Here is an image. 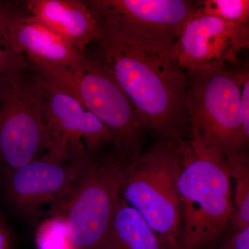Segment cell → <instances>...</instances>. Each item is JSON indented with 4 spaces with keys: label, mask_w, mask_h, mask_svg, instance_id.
<instances>
[{
    "label": "cell",
    "mask_w": 249,
    "mask_h": 249,
    "mask_svg": "<svg viewBox=\"0 0 249 249\" xmlns=\"http://www.w3.org/2000/svg\"><path fill=\"white\" fill-rule=\"evenodd\" d=\"M63 249H74V247H73V246H72L71 245V244L69 243L68 245H67L66 246V247H65V248H64Z\"/></svg>",
    "instance_id": "21"
},
{
    "label": "cell",
    "mask_w": 249,
    "mask_h": 249,
    "mask_svg": "<svg viewBox=\"0 0 249 249\" xmlns=\"http://www.w3.org/2000/svg\"><path fill=\"white\" fill-rule=\"evenodd\" d=\"M177 188L183 217L180 248L198 249L222 233L233 213L231 177L226 155L219 149L178 145Z\"/></svg>",
    "instance_id": "2"
},
{
    "label": "cell",
    "mask_w": 249,
    "mask_h": 249,
    "mask_svg": "<svg viewBox=\"0 0 249 249\" xmlns=\"http://www.w3.org/2000/svg\"><path fill=\"white\" fill-rule=\"evenodd\" d=\"M36 70L45 93L46 154L65 161H80L113 145L110 132L96 116L56 82Z\"/></svg>",
    "instance_id": "8"
},
{
    "label": "cell",
    "mask_w": 249,
    "mask_h": 249,
    "mask_svg": "<svg viewBox=\"0 0 249 249\" xmlns=\"http://www.w3.org/2000/svg\"><path fill=\"white\" fill-rule=\"evenodd\" d=\"M249 47V25L227 22L197 9L185 24L173 53L185 71H200L237 65L238 55Z\"/></svg>",
    "instance_id": "9"
},
{
    "label": "cell",
    "mask_w": 249,
    "mask_h": 249,
    "mask_svg": "<svg viewBox=\"0 0 249 249\" xmlns=\"http://www.w3.org/2000/svg\"><path fill=\"white\" fill-rule=\"evenodd\" d=\"M189 85L186 106L192 142L219 149L225 155L247 150L236 68L229 65L186 71Z\"/></svg>",
    "instance_id": "6"
},
{
    "label": "cell",
    "mask_w": 249,
    "mask_h": 249,
    "mask_svg": "<svg viewBox=\"0 0 249 249\" xmlns=\"http://www.w3.org/2000/svg\"><path fill=\"white\" fill-rule=\"evenodd\" d=\"M66 89L110 132L111 151L124 158L142 153L145 129L133 105L111 73L93 57L76 67H35Z\"/></svg>",
    "instance_id": "5"
},
{
    "label": "cell",
    "mask_w": 249,
    "mask_h": 249,
    "mask_svg": "<svg viewBox=\"0 0 249 249\" xmlns=\"http://www.w3.org/2000/svg\"><path fill=\"white\" fill-rule=\"evenodd\" d=\"M96 18L98 36L93 58L125 93L145 132L156 142L174 146L191 140L186 106L189 80L174 55L175 42L139 35Z\"/></svg>",
    "instance_id": "1"
},
{
    "label": "cell",
    "mask_w": 249,
    "mask_h": 249,
    "mask_svg": "<svg viewBox=\"0 0 249 249\" xmlns=\"http://www.w3.org/2000/svg\"><path fill=\"white\" fill-rule=\"evenodd\" d=\"M117 156H91L85 160L68 191L52 209L63 218L75 249H96L106 240L121 196Z\"/></svg>",
    "instance_id": "4"
},
{
    "label": "cell",
    "mask_w": 249,
    "mask_h": 249,
    "mask_svg": "<svg viewBox=\"0 0 249 249\" xmlns=\"http://www.w3.org/2000/svg\"><path fill=\"white\" fill-rule=\"evenodd\" d=\"M27 62V59L13 50L6 25L0 18V83L9 73Z\"/></svg>",
    "instance_id": "18"
},
{
    "label": "cell",
    "mask_w": 249,
    "mask_h": 249,
    "mask_svg": "<svg viewBox=\"0 0 249 249\" xmlns=\"http://www.w3.org/2000/svg\"><path fill=\"white\" fill-rule=\"evenodd\" d=\"M196 6L204 14L225 22L249 24V0H206L197 1Z\"/></svg>",
    "instance_id": "16"
},
{
    "label": "cell",
    "mask_w": 249,
    "mask_h": 249,
    "mask_svg": "<svg viewBox=\"0 0 249 249\" xmlns=\"http://www.w3.org/2000/svg\"><path fill=\"white\" fill-rule=\"evenodd\" d=\"M9 242L4 232L0 229V249H8Z\"/></svg>",
    "instance_id": "20"
},
{
    "label": "cell",
    "mask_w": 249,
    "mask_h": 249,
    "mask_svg": "<svg viewBox=\"0 0 249 249\" xmlns=\"http://www.w3.org/2000/svg\"><path fill=\"white\" fill-rule=\"evenodd\" d=\"M95 16L156 40L176 42L196 10L187 0L86 1Z\"/></svg>",
    "instance_id": "10"
},
{
    "label": "cell",
    "mask_w": 249,
    "mask_h": 249,
    "mask_svg": "<svg viewBox=\"0 0 249 249\" xmlns=\"http://www.w3.org/2000/svg\"><path fill=\"white\" fill-rule=\"evenodd\" d=\"M45 93L27 62L0 83V163L9 173L47 152Z\"/></svg>",
    "instance_id": "7"
},
{
    "label": "cell",
    "mask_w": 249,
    "mask_h": 249,
    "mask_svg": "<svg viewBox=\"0 0 249 249\" xmlns=\"http://www.w3.org/2000/svg\"><path fill=\"white\" fill-rule=\"evenodd\" d=\"M25 10L80 52L98 36L97 19L86 1L27 0Z\"/></svg>",
    "instance_id": "13"
},
{
    "label": "cell",
    "mask_w": 249,
    "mask_h": 249,
    "mask_svg": "<svg viewBox=\"0 0 249 249\" xmlns=\"http://www.w3.org/2000/svg\"><path fill=\"white\" fill-rule=\"evenodd\" d=\"M220 249H249V227L244 230L235 231Z\"/></svg>",
    "instance_id": "19"
},
{
    "label": "cell",
    "mask_w": 249,
    "mask_h": 249,
    "mask_svg": "<svg viewBox=\"0 0 249 249\" xmlns=\"http://www.w3.org/2000/svg\"><path fill=\"white\" fill-rule=\"evenodd\" d=\"M118 157L121 198L141 214L165 248H178V145L156 142L149 151L137 158Z\"/></svg>",
    "instance_id": "3"
},
{
    "label": "cell",
    "mask_w": 249,
    "mask_h": 249,
    "mask_svg": "<svg viewBox=\"0 0 249 249\" xmlns=\"http://www.w3.org/2000/svg\"><path fill=\"white\" fill-rule=\"evenodd\" d=\"M103 245L109 249H165L146 221L121 198Z\"/></svg>",
    "instance_id": "14"
},
{
    "label": "cell",
    "mask_w": 249,
    "mask_h": 249,
    "mask_svg": "<svg viewBox=\"0 0 249 249\" xmlns=\"http://www.w3.org/2000/svg\"><path fill=\"white\" fill-rule=\"evenodd\" d=\"M229 175L235 181L231 219L235 231L249 227V160L247 150L226 155Z\"/></svg>",
    "instance_id": "15"
},
{
    "label": "cell",
    "mask_w": 249,
    "mask_h": 249,
    "mask_svg": "<svg viewBox=\"0 0 249 249\" xmlns=\"http://www.w3.org/2000/svg\"><path fill=\"white\" fill-rule=\"evenodd\" d=\"M86 160L65 161L45 154L9 173L10 198L26 214L35 213L47 204L53 209L66 194Z\"/></svg>",
    "instance_id": "12"
},
{
    "label": "cell",
    "mask_w": 249,
    "mask_h": 249,
    "mask_svg": "<svg viewBox=\"0 0 249 249\" xmlns=\"http://www.w3.org/2000/svg\"><path fill=\"white\" fill-rule=\"evenodd\" d=\"M69 243L66 224L60 216H52L37 229L36 244L39 249H63Z\"/></svg>",
    "instance_id": "17"
},
{
    "label": "cell",
    "mask_w": 249,
    "mask_h": 249,
    "mask_svg": "<svg viewBox=\"0 0 249 249\" xmlns=\"http://www.w3.org/2000/svg\"><path fill=\"white\" fill-rule=\"evenodd\" d=\"M0 18L15 53L34 66L70 68L83 63L88 56L14 3L0 1Z\"/></svg>",
    "instance_id": "11"
}]
</instances>
